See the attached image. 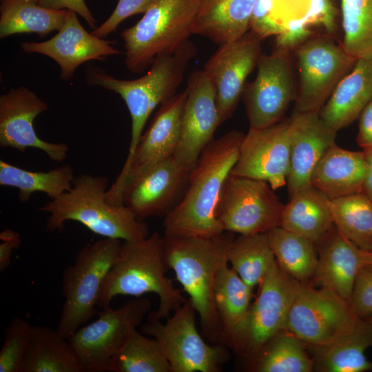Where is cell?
Instances as JSON below:
<instances>
[{
    "instance_id": "cell-1",
    "label": "cell",
    "mask_w": 372,
    "mask_h": 372,
    "mask_svg": "<svg viewBox=\"0 0 372 372\" xmlns=\"http://www.w3.org/2000/svg\"><path fill=\"white\" fill-rule=\"evenodd\" d=\"M244 136L232 130L205 147L190 172L183 197L164 216V235L212 237L225 231L216 218V208L238 161Z\"/></svg>"
},
{
    "instance_id": "cell-2",
    "label": "cell",
    "mask_w": 372,
    "mask_h": 372,
    "mask_svg": "<svg viewBox=\"0 0 372 372\" xmlns=\"http://www.w3.org/2000/svg\"><path fill=\"white\" fill-rule=\"evenodd\" d=\"M163 236L167 267L174 272L189 296L203 336L211 344H222L223 327L215 307L214 284L219 268L228 262L234 233L225 231L212 237Z\"/></svg>"
},
{
    "instance_id": "cell-3",
    "label": "cell",
    "mask_w": 372,
    "mask_h": 372,
    "mask_svg": "<svg viewBox=\"0 0 372 372\" xmlns=\"http://www.w3.org/2000/svg\"><path fill=\"white\" fill-rule=\"evenodd\" d=\"M109 179L105 176L87 174L75 176L72 187L38 210L49 214L48 231L61 232L68 220L76 221L93 233L104 238L138 240L149 236L144 220L123 205H112L106 200Z\"/></svg>"
},
{
    "instance_id": "cell-4",
    "label": "cell",
    "mask_w": 372,
    "mask_h": 372,
    "mask_svg": "<svg viewBox=\"0 0 372 372\" xmlns=\"http://www.w3.org/2000/svg\"><path fill=\"white\" fill-rule=\"evenodd\" d=\"M163 236L154 231L147 238L124 241L118 256L102 285L97 306L110 307L116 296H141L154 293L159 298L156 311L149 312L163 320L180 307L187 298L165 275Z\"/></svg>"
},
{
    "instance_id": "cell-5",
    "label": "cell",
    "mask_w": 372,
    "mask_h": 372,
    "mask_svg": "<svg viewBox=\"0 0 372 372\" xmlns=\"http://www.w3.org/2000/svg\"><path fill=\"white\" fill-rule=\"evenodd\" d=\"M196 52L194 44L188 40L174 52L157 56L144 76L132 80L114 78L98 67L86 68L87 84L119 94L129 110L132 120L131 140L121 170L129 165L151 114L157 106L176 94Z\"/></svg>"
},
{
    "instance_id": "cell-6",
    "label": "cell",
    "mask_w": 372,
    "mask_h": 372,
    "mask_svg": "<svg viewBox=\"0 0 372 372\" xmlns=\"http://www.w3.org/2000/svg\"><path fill=\"white\" fill-rule=\"evenodd\" d=\"M199 0H157L133 26L121 37L128 70L140 73L154 59L178 49L192 34Z\"/></svg>"
},
{
    "instance_id": "cell-7",
    "label": "cell",
    "mask_w": 372,
    "mask_h": 372,
    "mask_svg": "<svg viewBox=\"0 0 372 372\" xmlns=\"http://www.w3.org/2000/svg\"><path fill=\"white\" fill-rule=\"evenodd\" d=\"M121 240L104 238L83 247L63 274V304L56 331L71 337L96 313L101 289L121 246Z\"/></svg>"
},
{
    "instance_id": "cell-8",
    "label": "cell",
    "mask_w": 372,
    "mask_h": 372,
    "mask_svg": "<svg viewBox=\"0 0 372 372\" xmlns=\"http://www.w3.org/2000/svg\"><path fill=\"white\" fill-rule=\"evenodd\" d=\"M196 313L187 298L165 323L149 313L142 327L145 334L159 342L170 372H219L230 358L228 347L203 339L196 326Z\"/></svg>"
},
{
    "instance_id": "cell-9",
    "label": "cell",
    "mask_w": 372,
    "mask_h": 372,
    "mask_svg": "<svg viewBox=\"0 0 372 372\" xmlns=\"http://www.w3.org/2000/svg\"><path fill=\"white\" fill-rule=\"evenodd\" d=\"M147 298L128 300L117 309L97 312L98 318L81 327L68 342L83 372L108 371L111 358L124 346L151 308Z\"/></svg>"
},
{
    "instance_id": "cell-10",
    "label": "cell",
    "mask_w": 372,
    "mask_h": 372,
    "mask_svg": "<svg viewBox=\"0 0 372 372\" xmlns=\"http://www.w3.org/2000/svg\"><path fill=\"white\" fill-rule=\"evenodd\" d=\"M274 192L265 180L230 174L216 208L223 230L251 235L280 227L285 205Z\"/></svg>"
},
{
    "instance_id": "cell-11",
    "label": "cell",
    "mask_w": 372,
    "mask_h": 372,
    "mask_svg": "<svg viewBox=\"0 0 372 372\" xmlns=\"http://www.w3.org/2000/svg\"><path fill=\"white\" fill-rule=\"evenodd\" d=\"M300 87L294 112H320L357 58L327 36L309 37L296 48Z\"/></svg>"
},
{
    "instance_id": "cell-12",
    "label": "cell",
    "mask_w": 372,
    "mask_h": 372,
    "mask_svg": "<svg viewBox=\"0 0 372 372\" xmlns=\"http://www.w3.org/2000/svg\"><path fill=\"white\" fill-rule=\"evenodd\" d=\"M355 316L349 302L332 291L295 280L285 329L309 347L334 338Z\"/></svg>"
},
{
    "instance_id": "cell-13",
    "label": "cell",
    "mask_w": 372,
    "mask_h": 372,
    "mask_svg": "<svg viewBox=\"0 0 372 372\" xmlns=\"http://www.w3.org/2000/svg\"><path fill=\"white\" fill-rule=\"evenodd\" d=\"M187 96L185 88L164 101L143 133L127 167L121 170L108 188L106 200L123 205V194L128 182L154 165L173 156L182 132V119Z\"/></svg>"
},
{
    "instance_id": "cell-14",
    "label": "cell",
    "mask_w": 372,
    "mask_h": 372,
    "mask_svg": "<svg viewBox=\"0 0 372 372\" xmlns=\"http://www.w3.org/2000/svg\"><path fill=\"white\" fill-rule=\"evenodd\" d=\"M295 280L276 260L258 285L245 328L231 349L245 360L254 356L273 336L285 329L294 293Z\"/></svg>"
},
{
    "instance_id": "cell-15",
    "label": "cell",
    "mask_w": 372,
    "mask_h": 372,
    "mask_svg": "<svg viewBox=\"0 0 372 372\" xmlns=\"http://www.w3.org/2000/svg\"><path fill=\"white\" fill-rule=\"evenodd\" d=\"M289 51L276 48L269 55L262 54L254 81L245 85L242 95L249 128L260 129L278 123L296 99Z\"/></svg>"
},
{
    "instance_id": "cell-16",
    "label": "cell",
    "mask_w": 372,
    "mask_h": 372,
    "mask_svg": "<svg viewBox=\"0 0 372 372\" xmlns=\"http://www.w3.org/2000/svg\"><path fill=\"white\" fill-rule=\"evenodd\" d=\"M290 118L271 126L249 128L230 174L267 182L273 190L287 182L290 161Z\"/></svg>"
},
{
    "instance_id": "cell-17",
    "label": "cell",
    "mask_w": 372,
    "mask_h": 372,
    "mask_svg": "<svg viewBox=\"0 0 372 372\" xmlns=\"http://www.w3.org/2000/svg\"><path fill=\"white\" fill-rule=\"evenodd\" d=\"M251 32L220 45L206 61L203 70L213 82L220 125L234 114L247 78L262 55L261 43Z\"/></svg>"
},
{
    "instance_id": "cell-18",
    "label": "cell",
    "mask_w": 372,
    "mask_h": 372,
    "mask_svg": "<svg viewBox=\"0 0 372 372\" xmlns=\"http://www.w3.org/2000/svg\"><path fill=\"white\" fill-rule=\"evenodd\" d=\"M186 89L181 137L173 156L192 171L220 123L216 87L203 69L190 74Z\"/></svg>"
},
{
    "instance_id": "cell-19",
    "label": "cell",
    "mask_w": 372,
    "mask_h": 372,
    "mask_svg": "<svg viewBox=\"0 0 372 372\" xmlns=\"http://www.w3.org/2000/svg\"><path fill=\"white\" fill-rule=\"evenodd\" d=\"M48 105L34 92L20 87L0 96V146L24 152L28 148L43 151L50 159L62 162L69 147L63 143L40 138L33 127L36 117L46 111Z\"/></svg>"
},
{
    "instance_id": "cell-20",
    "label": "cell",
    "mask_w": 372,
    "mask_h": 372,
    "mask_svg": "<svg viewBox=\"0 0 372 372\" xmlns=\"http://www.w3.org/2000/svg\"><path fill=\"white\" fill-rule=\"evenodd\" d=\"M190 172L172 156L128 182L123 203L142 220L165 216L183 197Z\"/></svg>"
},
{
    "instance_id": "cell-21",
    "label": "cell",
    "mask_w": 372,
    "mask_h": 372,
    "mask_svg": "<svg viewBox=\"0 0 372 372\" xmlns=\"http://www.w3.org/2000/svg\"><path fill=\"white\" fill-rule=\"evenodd\" d=\"M112 44L86 31L76 13L68 10L63 26L53 37L43 42H23L21 47L25 52L41 54L54 60L61 68V79L68 81L82 63L122 54Z\"/></svg>"
},
{
    "instance_id": "cell-22",
    "label": "cell",
    "mask_w": 372,
    "mask_h": 372,
    "mask_svg": "<svg viewBox=\"0 0 372 372\" xmlns=\"http://www.w3.org/2000/svg\"><path fill=\"white\" fill-rule=\"evenodd\" d=\"M289 196L310 186L311 174L326 151L335 143L337 132L319 112H296L290 118Z\"/></svg>"
},
{
    "instance_id": "cell-23",
    "label": "cell",
    "mask_w": 372,
    "mask_h": 372,
    "mask_svg": "<svg viewBox=\"0 0 372 372\" xmlns=\"http://www.w3.org/2000/svg\"><path fill=\"white\" fill-rule=\"evenodd\" d=\"M316 246L318 263L310 282L332 291L349 302L356 277L364 267L363 250L334 225Z\"/></svg>"
},
{
    "instance_id": "cell-24",
    "label": "cell",
    "mask_w": 372,
    "mask_h": 372,
    "mask_svg": "<svg viewBox=\"0 0 372 372\" xmlns=\"http://www.w3.org/2000/svg\"><path fill=\"white\" fill-rule=\"evenodd\" d=\"M372 347V323L355 317L329 342L309 347L314 360V371L320 372H364L372 370L365 352Z\"/></svg>"
},
{
    "instance_id": "cell-25",
    "label": "cell",
    "mask_w": 372,
    "mask_h": 372,
    "mask_svg": "<svg viewBox=\"0 0 372 372\" xmlns=\"http://www.w3.org/2000/svg\"><path fill=\"white\" fill-rule=\"evenodd\" d=\"M372 100V52L357 58L351 72L338 83L319 112L338 132L353 123Z\"/></svg>"
},
{
    "instance_id": "cell-26",
    "label": "cell",
    "mask_w": 372,
    "mask_h": 372,
    "mask_svg": "<svg viewBox=\"0 0 372 372\" xmlns=\"http://www.w3.org/2000/svg\"><path fill=\"white\" fill-rule=\"evenodd\" d=\"M368 172L364 151L343 149L336 143L331 146L316 165L311 185L330 199L362 192Z\"/></svg>"
},
{
    "instance_id": "cell-27",
    "label": "cell",
    "mask_w": 372,
    "mask_h": 372,
    "mask_svg": "<svg viewBox=\"0 0 372 372\" xmlns=\"http://www.w3.org/2000/svg\"><path fill=\"white\" fill-rule=\"evenodd\" d=\"M258 0H199L192 34L222 45L236 41L250 28Z\"/></svg>"
},
{
    "instance_id": "cell-28",
    "label": "cell",
    "mask_w": 372,
    "mask_h": 372,
    "mask_svg": "<svg viewBox=\"0 0 372 372\" xmlns=\"http://www.w3.org/2000/svg\"><path fill=\"white\" fill-rule=\"evenodd\" d=\"M253 289L224 263L214 284L215 307L223 327L222 344L232 349L240 336L249 313Z\"/></svg>"
},
{
    "instance_id": "cell-29",
    "label": "cell",
    "mask_w": 372,
    "mask_h": 372,
    "mask_svg": "<svg viewBox=\"0 0 372 372\" xmlns=\"http://www.w3.org/2000/svg\"><path fill=\"white\" fill-rule=\"evenodd\" d=\"M289 196L284 206L280 227L316 245L333 226L331 199L311 185Z\"/></svg>"
},
{
    "instance_id": "cell-30",
    "label": "cell",
    "mask_w": 372,
    "mask_h": 372,
    "mask_svg": "<svg viewBox=\"0 0 372 372\" xmlns=\"http://www.w3.org/2000/svg\"><path fill=\"white\" fill-rule=\"evenodd\" d=\"M307 347L295 335L283 329L246 360L247 369L254 372H311L314 360Z\"/></svg>"
},
{
    "instance_id": "cell-31",
    "label": "cell",
    "mask_w": 372,
    "mask_h": 372,
    "mask_svg": "<svg viewBox=\"0 0 372 372\" xmlns=\"http://www.w3.org/2000/svg\"><path fill=\"white\" fill-rule=\"evenodd\" d=\"M67 12L43 8L38 0H1L0 38L21 33L44 37L61 28Z\"/></svg>"
},
{
    "instance_id": "cell-32",
    "label": "cell",
    "mask_w": 372,
    "mask_h": 372,
    "mask_svg": "<svg viewBox=\"0 0 372 372\" xmlns=\"http://www.w3.org/2000/svg\"><path fill=\"white\" fill-rule=\"evenodd\" d=\"M21 372H83L68 339L56 330L33 326Z\"/></svg>"
},
{
    "instance_id": "cell-33",
    "label": "cell",
    "mask_w": 372,
    "mask_h": 372,
    "mask_svg": "<svg viewBox=\"0 0 372 372\" xmlns=\"http://www.w3.org/2000/svg\"><path fill=\"white\" fill-rule=\"evenodd\" d=\"M74 177V169L69 165L47 172H34L0 161V185L18 189L21 203L27 202L36 192L55 199L72 187Z\"/></svg>"
},
{
    "instance_id": "cell-34",
    "label": "cell",
    "mask_w": 372,
    "mask_h": 372,
    "mask_svg": "<svg viewBox=\"0 0 372 372\" xmlns=\"http://www.w3.org/2000/svg\"><path fill=\"white\" fill-rule=\"evenodd\" d=\"M267 234L271 248L280 268L298 282H310L318 263L316 245L281 227L271 229Z\"/></svg>"
},
{
    "instance_id": "cell-35",
    "label": "cell",
    "mask_w": 372,
    "mask_h": 372,
    "mask_svg": "<svg viewBox=\"0 0 372 372\" xmlns=\"http://www.w3.org/2000/svg\"><path fill=\"white\" fill-rule=\"evenodd\" d=\"M333 225L358 248L372 251V203L362 192L330 200Z\"/></svg>"
},
{
    "instance_id": "cell-36",
    "label": "cell",
    "mask_w": 372,
    "mask_h": 372,
    "mask_svg": "<svg viewBox=\"0 0 372 372\" xmlns=\"http://www.w3.org/2000/svg\"><path fill=\"white\" fill-rule=\"evenodd\" d=\"M275 260L267 232L235 238L228 256L231 267L252 289L260 285Z\"/></svg>"
},
{
    "instance_id": "cell-37",
    "label": "cell",
    "mask_w": 372,
    "mask_h": 372,
    "mask_svg": "<svg viewBox=\"0 0 372 372\" xmlns=\"http://www.w3.org/2000/svg\"><path fill=\"white\" fill-rule=\"evenodd\" d=\"M108 371L170 372V366L159 342L135 329L111 358Z\"/></svg>"
},
{
    "instance_id": "cell-38",
    "label": "cell",
    "mask_w": 372,
    "mask_h": 372,
    "mask_svg": "<svg viewBox=\"0 0 372 372\" xmlns=\"http://www.w3.org/2000/svg\"><path fill=\"white\" fill-rule=\"evenodd\" d=\"M340 1L343 48L355 58L372 52V0Z\"/></svg>"
},
{
    "instance_id": "cell-39",
    "label": "cell",
    "mask_w": 372,
    "mask_h": 372,
    "mask_svg": "<svg viewBox=\"0 0 372 372\" xmlns=\"http://www.w3.org/2000/svg\"><path fill=\"white\" fill-rule=\"evenodd\" d=\"M33 333L27 320L15 318L6 329L0 351V372H21Z\"/></svg>"
},
{
    "instance_id": "cell-40",
    "label": "cell",
    "mask_w": 372,
    "mask_h": 372,
    "mask_svg": "<svg viewBox=\"0 0 372 372\" xmlns=\"http://www.w3.org/2000/svg\"><path fill=\"white\" fill-rule=\"evenodd\" d=\"M157 0H118L111 15L92 34L105 38L114 32L119 24L127 18L140 13H145Z\"/></svg>"
},
{
    "instance_id": "cell-41",
    "label": "cell",
    "mask_w": 372,
    "mask_h": 372,
    "mask_svg": "<svg viewBox=\"0 0 372 372\" xmlns=\"http://www.w3.org/2000/svg\"><path fill=\"white\" fill-rule=\"evenodd\" d=\"M349 304L355 317L366 319L372 316V270L365 267L360 270Z\"/></svg>"
},
{
    "instance_id": "cell-42",
    "label": "cell",
    "mask_w": 372,
    "mask_h": 372,
    "mask_svg": "<svg viewBox=\"0 0 372 372\" xmlns=\"http://www.w3.org/2000/svg\"><path fill=\"white\" fill-rule=\"evenodd\" d=\"M41 6L51 10H68L79 14L93 30L96 29V20L85 0H38Z\"/></svg>"
},
{
    "instance_id": "cell-43",
    "label": "cell",
    "mask_w": 372,
    "mask_h": 372,
    "mask_svg": "<svg viewBox=\"0 0 372 372\" xmlns=\"http://www.w3.org/2000/svg\"><path fill=\"white\" fill-rule=\"evenodd\" d=\"M0 271H5L11 263V256L14 249L21 243L19 234L10 229H5L0 233Z\"/></svg>"
},
{
    "instance_id": "cell-44",
    "label": "cell",
    "mask_w": 372,
    "mask_h": 372,
    "mask_svg": "<svg viewBox=\"0 0 372 372\" xmlns=\"http://www.w3.org/2000/svg\"><path fill=\"white\" fill-rule=\"evenodd\" d=\"M357 143L363 150L372 149V100L360 115Z\"/></svg>"
},
{
    "instance_id": "cell-45",
    "label": "cell",
    "mask_w": 372,
    "mask_h": 372,
    "mask_svg": "<svg viewBox=\"0 0 372 372\" xmlns=\"http://www.w3.org/2000/svg\"><path fill=\"white\" fill-rule=\"evenodd\" d=\"M363 151L368 163V172L364 182L362 193L372 203V149Z\"/></svg>"
},
{
    "instance_id": "cell-46",
    "label": "cell",
    "mask_w": 372,
    "mask_h": 372,
    "mask_svg": "<svg viewBox=\"0 0 372 372\" xmlns=\"http://www.w3.org/2000/svg\"><path fill=\"white\" fill-rule=\"evenodd\" d=\"M364 267L372 270V251H362Z\"/></svg>"
},
{
    "instance_id": "cell-47",
    "label": "cell",
    "mask_w": 372,
    "mask_h": 372,
    "mask_svg": "<svg viewBox=\"0 0 372 372\" xmlns=\"http://www.w3.org/2000/svg\"><path fill=\"white\" fill-rule=\"evenodd\" d=\"M366 319L372 323V316Z\"/></svg>"
}]
</instances>
